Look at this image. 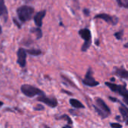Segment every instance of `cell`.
Here are the masks:
<instances>
[{
  "mask_svg": "<svg viewBox=\"0 0 128 128\" xmlns=\"http://www.w3.org/2000/svg\"><path fill=\"white\" fill-rule=\"evenodd\" d=\"M105 84L112 91L117 93L121 96H123L124 100H128V90L126 88V84L119 85V84H115L112 82H106Z\"/></svg>",
  "mask_w": 128,
  "mask_h": 128,
  "instance_id": "obj_3",
  "label": "cell"
},
{
  "mask_svg": "<svg viewBox=\"0 0 128 128\" xmlns=\"http://www.w3.org/2000/svg\"><path fill=\"white\" fill-rule=\"evenodd\" d=\"M44 128H50V127H48V126H46V125H44Z\"/></svg>",
  "mask_w": 128,
  "mask_h": 128,
  "instance_id": "obj_32",
  "label": "cell"
},
{
  "mask_svg": "<svg viewBox=\"0 0 128 128\" xmlns=\"http://www.w3.org/2000/svg\"><path fill=\"white\" fill-rule=\"evenodd\" d=\"M2 32V26H1V25H0V34H1Z\"/></svg>",
  "mask_w": 128,
  "mask_h": 128,
  "instance_id": "obj_30",
  "label": "cell"
},
{
  "mask_svg": "<svg viewBox=\"0 0 128 128\" xmlns=\"http://www.w3.org/2000/svg\"><path fill=\"white\" fill-rule=\"evenodd\" d=\"M37 100L42 102V103H44L45 105L51 107V108H55L56 107L58 102H57V100L56 98H50V97H47L44 95H41L39 96L38 98H37Z\"/></svg>",
  "mask_w": 128,
  "mask_h": 128,
  "instance_id": "obj_7",
  "label": "cell"
},
{
  "mask_svg": "<svg viewBox=\"0 0 128 128\" xmlns=\"http://www.w3.org/2000/svg\"><path fill=\"white\" fill-rule=\"evenodd\" d=\"M122 7L128 8V0H124V1H122Z\"/></svg>",
  "mask_w": 128,
  "mask_h": 128,
  "instance_id": "obj_22",
  "label": "cell"
},
{
  "mask_svg": "<svg viewBox=\"0 0 128 128\" xmlns=\"http://www.w3.org/2000/svg\"><path fill=\"white\" fill-rule=\"evenodd\" d=\"M111 81H112V82H114V78H111Z\"/></svg>",
  "mask_w": 128,
  "mask_h": 128,
  "instance_id": "obj_33",
  "label": "cell"
},
{
  "mask_svg": "<svg viewBox=\"0 0 128 128\" xmlns=\"http://www.w3.org/2000/svg\"><path fill=\"white\" fill-rule=\"evenodd\" d=\"M60 119H62V120H66L67 123H68L69 124H72V119H71L69 115H67V114H63V115L60 116Z\"/></svg>",
  "mask_w": 128,
  "mask_h": 128,
  "instance_id": "obj_18",
  "label": "cell"
},
{
  "mask_svg": "<svg viewBox=\"0 0 128 128\" xmlns=\"http://www.w3.org/2000/svg\"><path fill=\"white\" fill-rule=\"evenodd\" d=\"M62 128H72V126H69V125H67V126H63V127H62Z\"/></svg>",
  "mask_w": 128,
  "mask_h": 128,
  "instance_id": "obj_28",
  "label": "cell"
},
{
  "mask_svg": "<svg viewBox=\"0 0 128 128\" xmlns=\"http://www.w3.org/2000/svg\"><path fill=\"white\" fill-rule=\"evenodd\" d=\"M124 102L128 106V100H124Z\"/></svg>",
  "mask_w": 128,
  "mask_h": 128,
  "instance_id": "obj_29",
  "label": "cell"
},
{
  "mask_svg": "<svg viewBox=\"0 0 128 128\" xmlns=\"http://www.w3.org/2000/svg\"><path fill=\"white\" fill-rule=\"evenodd\" d=\"M21 92L28 97H33L35 96L44 95V93L38 88L30 84H23L20 88Z\"/></svg>",
  "mask_w": 128,
  "mask_h": 128,
  "instance_id": "obj_2",
  "label": "cell"
},
{
  "mask_svg": "<svg viewBox=\"0 0 128 128\" xmlns=\"http://www.w3.org/2000/svg\"><path fill=\"white\" fill-rule=\"evenodd\" d=\"M17 13H18V17L19 18L18 20L24 23V22L29 21L31 19L34 13V8L30 6H23L18 8Z\"/></svg>",
  "mask_w": 128,
  "mask_h": 128,
  "instance_id": "obj_1",
  "label": "cell"
},
{
  "mask_svg": "<svg viewBox=\"0 0 128 128\" xmlns=\"http://www.w3.org/2000/svg\"><path fill=\"white\" fill-rule=\"evenodd\" d=\"M124 47L126 48H128V42H126V43L124 45Z\"/></svg>",
  "mask_w": 128,
  "mask_h": 128,
  "instance_id": "obj_27",
  "label": "cell"
},
{
  "mask_svg": "<svg viewBox=\"0 0 128 128\" xmlns=\"http://www.w3.org/2000/svg\"><path fill=\"white\" fill-rule=\"evenodd\" d=\"M78 34L84 39V43L82 47V50L83 52L87 51L91 45V32L89 29H82L78 31Z\"/></svg>",
  "mask_w": 128,
  "mask_h": 128,
  "instance_id": "obj_4",
  "label": "cell"
},
{
  "mask_svg": "<svg viewBox=\"0 0 128 128\" xmlns=\"http://www.w3.org/2000/svg\"><path fill=\"white\" fill-rule=\"evenodd\" d=\"M62 92H63V93H66V94H69L70 95H72V94L71 93H70V92H67V91H66V90H62Z\"/></svg>",
  "mask_w": 128,
  "mask_h": 128,
  "instance_id": "obj_26",
  "label": "cell"
},
{
  "mask_svg": "<svg viewBox=\"0 0 128 128\" xmlns=\"http://www.w3.org/2000/svg\"><path fill=\"white\" fill-rule=\"evenodd\" d=\"M119 111L122 115L123 120L125 121L126 125H128V108L120 102V106L119 107Z\"/></svg>",
  "mask_w": 128,
  "mask_h": 128,
  "instance_id": "obj_12",
  "label": "cell"
},
{
  "mask_svg": "<svg viewBox=\"0 0 128 128\" xmlns=\"http://www.w3.org/2000/svg\"><path fill=\"white\" fill-rule=\"evenodd\" d=\"M96 106L100 108L102 111H103L104 112H106V114H108V115L111 114V110L108 108V106L106 105V103L103 101V100H102L101 98H96Z\"/></svg>",
  "mask_w": 128,
  "mask_h": 128,
  "instance_id": "obj_10",
  "label": "cell"
},
{
  "mask_svg": "<svg viewBox=\"0 0 128 128\" xmlns=\"http://www.w3.org/2000/svg\"><path fill=\"white\" fill-rule=\"evenodd\" d=\"M45 14H46V11L43 10L37 12L34 16V22L38 27H41L42 26V20L43 18L45 17Z\"/></svg>",
  "mask_w": 128,
  "mask_h": 128,
  "instance_id": "obj_9",
  "label": "cell"
},
{
  "mask_svg": "<svg viewBox=\"0 0 128 128\" xmlns=\"http://www.w3.org/2000/svg\"><path fill=\"white\" fill-rule=\"evenodd\" d=\"M114 74H115L117 76H118V77H120L121 78L128 79V71L126 70L124 68L115 67L114 68Z\"/></svg>",
  "mask_w": 128,
  "mask_h": 128,
  "instance_id": "obj_13",
  "label": "cell"
},
{
  "mask_svg": "<svg viewBox=\"0 0 128 128\" xmlns=\"http://www.w3.org/2000/svg\"><path fill=\"white\" fill-rule=\"evenodd\" d=\"M0 17L4 19V21L8 20V9L6 6L5 0H0Z\"/></svg>",
  "mask_w": 128,
  "mask_h": 128,
  "instance_id": "obj_11",
  "label": "cell"
},
{
  "mask_svg": "<svg viewBox=\"0 0 128 128\" xmlns=\"http://www.w3.org/2000/svg\"><path fill=\"white\" fill-rule=\"evenodd\" d=\"M116 1H117L118 5L120 7H122V0H116Z\"/></svg>",
  "mask_w": 128,
  "mask_h": 128,
  "instance_id": "obj_25",
  "label": "cell"
},
{
  "mask_svg": "<svg viewBox=\"0 0 128 128\" xmlns=\"http://www.w3.org/2000/svg\"><path fill=\"white\" fill-rule=\"evenodd\" d=\"M44 107L42 106V105H37L36 107H34V110L36 111H40V110H44Z\"/></svg>",
  "mask_w": 128,
  "mask_h": 128,
  "instance_id": "obj_21",
  "label": "cell"
},
{
  "mask_svg": "<svg viewBox=\"0 0 128 128\" xmlns=\"http://www.w3.org/2000/svg\"><path fill=\"white\" fill-rule=\"evenodd\" d=\"M2 105H3V102H0V106H2Z\"/></svg>",
  "mask_w": 128,
  "mask_h": 128,
  "instance_id": "obj_31",
  "label": "cell"
},
{
  "mask_svg": "<svg viewBox=\"0 0 128 128\" xmlns=\"http://www.w3.org/2000/svg\"><path fill=\"white\" fill-rule=\"evenodd\" d=\"M95 19H101L106 21L108 24H110L112 25H116L118 22V18L114 16H111L106 13H101L99 14H96L94 17Z\"/></svg>",
  "mask_w": 128,
  "mask_h": 128,
  "instance_id": "obj_6",
  "label": "cell"
},
{
  "mask_svg": "<svg viewBox=\"0 0 128 128\" xmlns=\"http://www.w3.org/2000/svg\"><path fill=\"white\" fill-rule=\"evenodd\" d=\"M82 82L84 85L88 86V87H96L100 84V83L96 82L93 77V71L90 67L88 70L85 77L82 80Z\"/></svg>",
  "mask_w": 128,
  "mask_h": 128,
  "instance_id": "obj_5",
  "label": "cell"
},
{
  "mask_svg": "<svg viewBox=\"0 0 128 128\" xmlns=\"http://www.w3.org/2000/svg\"><path fill=\"white\" fill-rule=\"evenodd\" d=\"M26 53L32 55V56H38L42 54V51L38 49H30L26 50Z\"/></svg>",
  "mask_w": 128,
  "mask_h": 128,
  "instance_id": "obj_17",
  "label": "cell"
},
{
  "mask_svg": "<svg viewBox=\"0 0 128 128\" xmlns=\"http://www.w3.org/2000/svg\"><path fill=\"white\" fill-rule=\"evenodd\" d=\"M30 31H31V32L34 33V34L36 36V38H37L38 39H39V38H42V32L40 27L32 28V29L30 30Z\"/></svg>",
  "mask_w": 128,
  "mask_h": 128,
  "instance_id": "obj_15",
  "label": "cell"
},
{
  "mask_svg": "<svg viewBox=\"0 0 128 128\" xmlns=\"http://www.w3.org/2000/svg\"><path fill=\"white\" fill-rule=\"evenodd\" d=\"M110 126L112 128H122V125L118 123H111Z\"/></svg>",
  "mask_w": 128,
  "mask_h": 128,
  "instance_id": "obj_20",
  "label": "cell"
},
{
  "mask_svg": "<svg viewBox=\"0 0 128 128\" xmlns=\"http://www.w3.org/2000/svg\"><path fill=\"white\" fill-rule=\"evenodd\" d=\"M84 14L86 16H89L90 15V11L88 8H85V9H84Z\"/></svg>",
  "mask_w": 128,
  "mask_h": 128,
  "instance_id": "obj_23",
  "label": "cell"
},
{
  "mask_svg": "<svg viewBox=\"0 0 128 128\" xmlns=\"http://www.w3.org/2000/svg\"><path fill=\"white\" fill-rule=\"evenodd\" d=\"M94 108H95V110H96V112L98 113V114L101 117V118H107L108 116V114H106V112H104L103 111H102L100 108H99L96 106H94Z\"/></svg>",
  "mask_w": 128,
  "mask_h": 128,
  "instance_id": "obj_16",
  "label": "cell"
},
{
  "mask_svg": "<svg viewBox=\"0 0 128 128\" xmlns=\"http://www.w3.org/2000/svg\"><path fill=\"white\" fill-rule=\"evenodd\" d=\"M108 99H109L111 101H113V102H118V100L116 98H114V97H112V96H109Z\"/></svg>",
  "mask_w": 128,
  "mask_h": 128,
  "instance_id": "obj_24",
  "label": "cell"
},
{
  "mask_svg": "<svg viewBox=\"0 0 128 128\" xmlns=\"http://www.w3.org/2000/svg\"><path fill=\"white\" fill-rule=\"evenodd\" d=\"M18 63L24 68L26 65V51L24 48H19L18 50Z\"/></svg>",
  "mask_w": 128,
  "mask_h": 128,
  "instance_id": "obj_8",
  "label": "cell"
},
{
  "mask_svg": "<svg viewBox=\"0 0 128 128\" xmlns=\"http://www.w3.org/2000/svg\"><path fill=\"white\" fill-rule=\"evenodd\" d=\"M123 35H124V31L123 30H120V31H118L117 32H115L114 34V36L116 37L117 39L118 40H121L122 39V37H123Z\"/></svg>",
  "mask_w": 128,
  "mask_h": 128,
  "instance_id": "obj_19",
  "label": "cell"
},
{
  "mask_svg": "<svg viewBox=\"0 0 128 128\" xmlns=\"http://www.w3.org/2000/svg\"><path fill=\"white\" fill-rule=\"evenodd\" d=\"M70 105L76 108H84V106L78 100L76 99H70Z\"/></svg>",
  "mask_w": 128,
  "mask_h": 128,
  "instance_id": "obj_14",
  "label": "cell"
}]
</instances>
